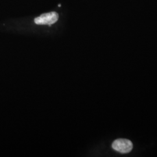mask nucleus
Returning <instances> with one entry per match:
<instances>
[{
	"label": "nucleus",
	"instance_id": "1",
	"mask_svg": "<svg viewBox=\"0 0 157 157\" xmlns=\"http://www.w3.org/2000/svg\"><path fill=\"white\" fill-rule=\"evenodd\" d=\"M58 14L56 12H51L49 13H43L40 17L34 19V22L37 25H47L51 26L55 23L58 19Z\"/></svg>",
	"mask_w": 157,
	"mask_h": 157
},
{
	"label": "nucleus",
	"instance_id": "2",
	"mask_svg": "<svg viewBox=\"0 0 157 157\" xmlns=\"http://www.w3.org/2000/svg\"><path fill=\"white\" fill-rule=\"evenodd\" d=\"M112 147L113 149L115 151L126 154L132 151L133 148V143L129 140L119 139L113 142Z\"/></svg>",
	"mask_w": 157,
	"mask_h": 157
}]
</instances>
